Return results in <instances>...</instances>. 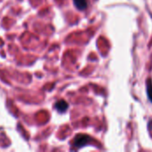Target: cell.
I'll return each instance as SVG.
<instances>
[{"instance_id":"cell-3","label":"cell","mask_w":152,"mask_h":152,"mask_svg":"<svg viewBox=\"0 0 152 152\" xmlns=\"http://www.w3.org/2000/svg\"><path fill=\"white\" fill-rule=\"evenodd\" d=\"M73 2L78 10H85L87 7V0H73Z\"/></svg>"},{"instance_id":"cell-1","label":"cell","mask_w":152,"mask_h":152,"mask_svg":"<svg viewBox=\"0 0 152 152\" xmlns=\"http://www.w3.org/2000/svg\"><path fill=\"white\" fill-rule=\"evenodd\" d=\"M90 141V137L86 134H78L74 139V146L77 148H81L85 146Z\"/></svg>"},{"instance_id":"cell-4","label":"cell","mask_w":152,"mask_h":152,"mask_svg":"<svg viewBox=\"0 0 152 152\" xmlns=\"http://www.w3.org/2000/svg\"><path fill=\"white\" fill-rule=\"evenodd\" d=\"M146 87H147V95H148V98H149V100L152 102V81L151 79H149L147 81Z\"/></svg>"},{"instance_id":"cell-2","label":"cell","mask_w":152,"mask_h":152,"mask_svg":"<svg viewBox=\"0 0 152 152\" xmlns=\"http://www.w3.org/2000/svg\"><path fill=\"white\" fill-rule=\"evenodd\" d=\"M68 107H69V104L64 100H61V101L57 102L56 104H55V108H56L57 111L60 112V113L65 112L67 110Z\"/></svg>"}]
</instances>
